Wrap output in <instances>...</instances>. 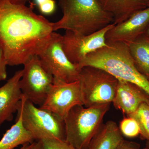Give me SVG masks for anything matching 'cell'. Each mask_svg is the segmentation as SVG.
<instances>
[{
  "label": "cell",
  "instance_id": "cell-1",
  "mask_svg": "<svg viewBox=\"0 0 149 149\" xmlns=\"http://www.w3.org/2000/svg\"><path fill=\"white\" fill-rule=\"evenodd\" d=\"M53 22L32 8L0 0V48L8 65L23 64L43 52L53 38Z\"/></svg>",
  "mask_w": 149,
  "mask_h": 149
},
{
  "label": "cell",
  "instance_id": "cell-2",
  "mask_svg": "<svg viewBox=\"0 0 149 149\" xmlns=\"http://www.w3.org/2000/svg\"><path fill=\"white\" fill-rule=\"evenodd\" d=\"M107 41V45L88 54L77 65L104 70L118 80L137 85L149 96V80L135 65L128 46L124 43Z\"/></svg>",
  "mask_w": 149,
  "mask_h": 149
},
{
  "label": "cell",
  "instance_id": "cell-3",
  "mask_svg": "<svg viewBox=\"0 0 149 149\" xmlns=\"http://www.w3.org/2000/svg\"><path fill=\"white\" fill-rule=\"evenodd\" d=\"M63 15L53 23L54 32L60 29L88 35L114 23L113 17L104 10L99 0H58Z\"/></svg>",
  "mask_w": 149,
  "mask_h": 149
},
{
  "label": "cell",
  "instance_id": "cell-4",
  "mask_svg": "<svg viewBox=\"0 0 149 149\" xmlns=\"http://www.w3.org/2000/svg\"><path fill=\"white\" fill-rule=\"evenodd\" d=\"M77 105L64 119L65 141L76 149H86L102 124L110 104L84 107Z\"/></svg>",
  "mask_w": 149,
  "mask_h": 149
},
{
  "label": "cell",
  "instance_id": "cell-5",
  "mask_svg": "<svg viewBox=\"0 0 149 149\" xmlns=\"http://www.w3.org/2000/svg\"><path fill=\"white\" fill-rule=\"evenodd\" d=\"M17 111L24 128L37 141L65 140L64 120L47 110L38 108L23 96Z\"/></svg>",
  "mask_w": 149,
  "mask_h": 149
},
{
  "label": "cell",
  "instance_id": "cell-6",
  "mask_svg": "<svg viewBox=\"0 0 149 149\" xmlns=\"http://www.w3.org/2000/svg\"><path fill=\"white\" fill-rule=\"evenodd\" d=\"M78 81L85 107L112 102L118 83L113 75L98 68L85 66L80 69Z\"/></svg>",
  "mask_w": 149,
  "mask_h": 149
},
{
  "label": "cell",
  "instance_id": "cell-7",
  "mask_svg": "<svg viewBox=\"0 0 149 149\" xmlns=\"http://www.w3.org/2000/svg\"><path fill=\"white\" fill-rule=\"evenodd\" d=\"M24 65L19 82L22 95L34 104L42 106L53 84L54 77L43 68L38 55L30 58Z\"/></svg>",
  "mask_w": 149,
  "mask_h": 149
},
{
  "label": "cell",
  "instance_id": "cell-8",
  "mask_svg": "<svg viewBox=\"0 0 149 149\" xmlns=\"http://www.w3.org/2000/svg\"><path fill=\"white\" fill-rule=\"evenodd\" d=\"M62 37L54 32L51 42L38 56L42 66L47 72L63 82L72 83L78 80L80 70L65 54L62 46Z\"/></svg>",
  "mask_w": 149,
  "mask_h": 149
},
{
  "label": "cell",
  "instance_id": "cell-9",
  "mask_svg": "<svg viewBox=\"0 0 149 149\" xmlns=\"http://www.w3.org/2000/svg\"><path fill=\"white\" fill-rule=\"evenodd\" d=\"M114 23L109 24L97 32L85 35L66 30L62 37L63 49L70 61L79 64L89 54L107 45L106 35Z\"/></svg>",
  "mask_w": 149,
  "mask_h": 149
},
{
  "label": "cell",
  "instance_id": "cell-10",
  "mask_svg": "<svg viewBox=\"0 0 149 149\" xmlns=\"http://www.w3.org/2000/svg\"><path fill=\"white\" fill-rule=\"evenodd\" d=\"M54 77L53 84L41 108L47 110L64 120L69 111L77 105H83L80 83H67Z\"/></svg>",
  "mask_w": 149,
  "mask_h": 149
},
{
  "label": "cell",
  "instance_id": "cell-11",
  "mask_svg": "<svg viewBox=\"0 0 149 149\" xmlns=\"http://www.w3.org/2000/svg\"><path fill=\"white\" fill-rule=\"evenodd\" d=\"M149 24V7L139 11L123 22L115 24L106 35V41L128 44L146 33Z\"/></svg>",
  "mask_w": 149,
  "mask_h": 149
},
{
  "label": "cell",
  "instance_id": "cell-12",
  "mask_svg": "<svg viewBox=\"0 0 149 149\" xmlns=\"http://www.w3.org/2000/svg\"><path fill=\"white\" fill-rule=\"evenodd\" d=\"M23 70H18L0 87V128L5 121H10L13 114L18 111L23 95L19 82Z\"/></svg>",
  "mask_w": 149,
  "mask_h": 149
},
{
  "label": "cell",
  "instance_id": "cell-13",
  "mask_svg": "<svg viewBox=\"0 0 149 149\" xmlns=\"http://www.w3.org/2000/svg\"><path fill=\"white\" fill-rule=\"evenodd\" d=\"M149 103V96L133 83L118 80L112 103L116 109L128 116L136 111L141 104Z\"/></svg>",
  "mask_w": 149,
  "mask_h": 149
},
{
  "label": "cell",
  "instance_id": "cell-14",
  "mask_svg": "<svg viewBox=\"0 0 149 149\" xmlns=\"http://www.w3.org/2000/svg\"><path fill=\"white\" fill-rule=\"evenodd\" d=\"M105 10L113 17L116 24L139 11L149 7V0H99Z\"/></svg>",
  "mask_w": 149,
  "mask_h": 149
},
{
  "label": "cell",
  "instance_id": "cell-15",
  "mask_svg": "<svg viewBox=\"0 0 149 149\" xmlns=\"http://www.w3.org/2000/svg\"><path fill=\"white\" fill-rule=\"evenodd\" d=\"M123 140L116 123L109 120L102 124L86 149H116Z\"/></svg>",
  "mask_w": 149,
  "mask_h": 149
},
{
  "label": "cell",
  "instance_id": "cell-16",
  "mask_svg": "<svg viewBox=\"0 0 149 149\" xmlns=\"http://www.w3.org/2000/svg\"><path fill=\"white\" fill-rule=\"evenodd\" d=\"M18 112L17 120L7 130L0 140V149H13L20 145L32 143L35 141L22 123L21 113Z\"/></svg>",
  "mask_w": 149,
  "mask_h": 149
},
{
  "label": "cell",
  "instance_id": "cell-17",
  "mask_svg": "<svg viewBox=\"0 0 149 149\" xmlns=\"http://www.w3.org/2000/svg\"><path fill=\"white\" fill-rule=\"evenodd\" d=\"M126 45L137 69L149 80V38L142 36Z\"/></svg>",
  "mask_w": 149,
  "mask_h": 149
},
{
  "label": "cell",
  "instance_id": "cell-18",
  "mask_svg": "<svg viewBox=\"0 0 149 149\" xmlns=\"http://www.w3.org/2000/svg\"><path fill=\"white\" fill-rule=\"evenodd\" d=\"M127 116L133 118L137 121L141 136L149 141V103L141 104L136 111Z\"/></svg>",
  "mask_w": 149,
  "mask_h": 149
},
{
  "label": "cell",
  "instance_id": "cell-19",
  "mask_svg": "<svg viewBox=\"0 0 149 149\" xmlns=\"http://www.w3.org/2000/svg\"><path fill=\"white\" fill-rule=\"evenodd\" d=\"M119 127L122 135L128 138H134L140 133L138 123L133 118L127 116L120 121Z\"/></svg>",
  "mask_w": 149,
  "mask_h": 149
},
{
  "label": "cell",
  "instance_id": "cell-20",
  "mask_svg": "<svg viewBox=\"0 0 149 149\" xmlns=\"http://www.w3.org/2000/svg\"><path fill=\"white\" fill-rule=\"evenodd\" d=\"M40 141L43 149H76L67 143L65 140L45 139Z\"/></svg>",
  "mask_w": 149,
  "mask_h": 149
},
{
  "label": "cell",
  "instance_id": "cell-21",
  "mask_svg": "<svg viewBox=\"0 0 149 149\" xmlns=\"http://www.w3.org/2000/svg\"><path fill=\"white\" fill-rule=\"evenodd\" d=\"M40 12L46 15L52 14L54 12L56 8L54 0H48L46 2L38 6Z\"/></svg>",
  "mask_w": 149,
  "mask_h": 149
},
{
  "label": "cell",
  "instance_id": "cell-22",
  "mask_svg": "<svg viewBox=\"0 0 149 149\" xmlns=\"http://www.w3.org/2000/svg\"><path fill=\"white\" fill-rule=\"evenodd\" d=\"M8 65L7 62L3 51L0 48V82L5 80L7 77V65Z\"/></svg>",
  "mask_w": 149,
  "mask_h": 149
},
{
  "label": "cell",
  "instance_id": "cell-23",
  "mask_svg": "<svg viewBox=\"0 0 149 149\" xmlns=\"http://www.w3.org/2000/svg\"><path fill=\"white\" fill-rule=\"evenodd\" d=\"M116 149H149V146L144 148L141 149L140 146L136 143L129 141H123L118 145Z\"/></svg>",
  "mask_w": 149,
  "mask_h": 149
},
{
  "label": "cell",
  "instance_id": "cell-24",
  "mask_svg": "<svg viewBox=\"0 0 149 149\" xmlns=\"http://www.w3.org/2000/svg\"><path fill=\"white\" fill-rule=\"evenodd\" d=\"M31 149H43L42 144L40 141L37 142H33Z\"/></svg>",
  "mask_w": 149,
  "mask_h": 149
},
{
  "label": "cell",
  "instance_id": "cell-25",
  "mask_svg": "<svg viewBox=\"0 0 149 149\" xmlns=\"http://www.w3.org/2000/svg\"><path fill=\"white\" fill-rule=\"evenodd\" d=\"M11 2L16 4L25 5L28 0H10Z\"/></svg>",
  "mask_w": 149,
  "mask_h": 149
},
{
  "label": "cell",
  "instance_id": "cell-26",
  "mask_svg": "<svg viewBox=\"0 0 149 149\" xmlns=\"http://www.w3.org/2000/svg\"><path fill=\"white\" fill-rule=\"evenodd\" d=\"M32 143L24 144V145H23L22 147L20 148V149H31L32 146Z\"/></svg>",
  "mask_w": 149,
  "mask_h": 149
},
{
  "label": "cell",
  "instance_id": "cell-27",
  "mask_svg": "<svg viewBox=\"0 0 149 149\" xmlns=\"http://www.w3.org/2000/svg\"><path fill=\"white\" fill-rule=\"evenodd\" d=\"M48 0H35V3L38 6L46 2Z\"/></svg>",
  "mask_w": 149,
  "mask_h": 149
},
{
  "label": "cell",
  "instance_id": "cell-28",
  "mask_svg": "<svg viewBox=\"0 0 149 149\" xmlns=\"http://www.w3.org/2000/svg\"><path fill=\"white\" fill-rule=\"evenodd\" d=\"M146 36L149 38V24L146 32Z\"/></svg>",
  "mask_w": 149,
  "mask_h": 149
},
{
  "label": "cell",
  "instance_id": "cell-29",
  "mask_svg": "<svg viewBox=\"0 0 149 149\" xmlns=\"http://www.w3.org/2000/svg\"></svg>",
  "mask_w": 149,
  "mask_h": 149
}]
</instances>
